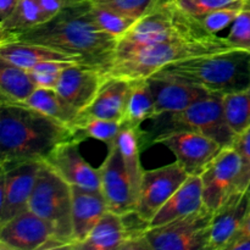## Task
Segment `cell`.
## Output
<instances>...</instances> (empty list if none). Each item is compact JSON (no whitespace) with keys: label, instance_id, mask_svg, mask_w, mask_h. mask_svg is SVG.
Here are the masks:
<instances>
[{"label":"cell","instance_id":"6da1fadb","mask_svg":"<svg viewBox=\"0 0 250 250\" xmlns=\"http://www.w3.org/2000/svg\"><path fill=\"white\" fill-rule=\"evenodd\" d=\"M41 44L76 56L83 65L106 76L114 63L119 38L99 28L90 15V2L66 6L53 19L31 29L2 38Z\"/></svg>","mask_w":250,"mask_h":250},{"label":"cell","instance_id":"7a4b0ae2","mask_svg":"<svg viewBox=\"0 0 250 250\" xmlns=\"http://www.w3.org/2000/svg\"><path fill=\"white\" fill-rule=\"evenodd\" d=\"M72 139L70 127L34 107L0 103V166L43 161L60 143Z\"/></svg>","mask_w":250,"mask_h":250},{"label":"cell","instance_id":"3957f363","mask_svg":"<svg viewBox=\"0 0 250 250\" xmlns=\"http://www.w3.org/2000/svg\"><path fill=\"white\" fill-rule=\"evenodd\" d=\"M155 73L187 81L215 94H231L250 87V53L232 49L195 56L166 65Z\"/></svg>","mask_w":250,"mask_h":250},{"label":"cell","instance_id":"277c9868","mask_svg":"<svg viewBox=\"0 0 250 250\" xmlns=\"http://www.w3.org/2000/svg\"><path fill=\"white\" fill-rule=\"evenodd\" d=\"M215 36L217 34L210 33L199 20L181 10L173 0H168L138 20L119 39L115 60L155 44Z\"/></svg>","mask_w":250,"mask_h":250},{"label":"cell","instance_id":"5b68a950","mask_svg":"<svg viewBox=\"0 0 250 250\" xmlns=\"http://www.w3.org/2000/svg\"><path fill=\"white\" fill-rule=\"evenodd\" d=\"M232 49L234 48L229 41L219 36L207 39H182L155 44L116 59L106 76L124 77L127 80L148 78L170 63Z\"/></svg>","mask_w":250,"mask_h":250},{"label":"cell","instance_id":"8992f818","mask_svg":"<svg viewBox=\"0 0 250 250\" xmlns=\"http://www.w3.org/2000/svg\"><path fill=\"white\" fill-rule=\"evenodd\" d=\"M150 132L142 131V143L150 142L154 137L175 131H190L202 133L216 141L224 148L233 146L237 134L232 131L225 116L224 95L211 94L194 103L187 109L153 117Z\"/></svg>","mask_w":250,"mask_h":250},{"label":"cell","instance_id":"52a82bcc","mask_svg":"<svg viewBox=\"0 0 250 250\" xmlns=\"http://www.w3.org/2000/svg\"><path fill=\"white\" fill-rule=\"evenodd\" d=\"M28 210L55 229V238L46 249H68L72 243V189L44 161L29 198Z\"/></svg>","mask_w":250,"mask_h":250},{"label":"cell","instance_id":"ba28073f","mask_svg":"<svg viewBox=\"0 0 250 250\" xmlns=\"http://www.w3.org/2000/svg\"><path fill=\"white\" fill-rule=\"evenodd\" d=\"M214 212L207 207L158 227L146 229L127 242L125 249L208 250Z\"/></svg>","mask_w":250,"mask_h":250},{"label":"cell","instance_id":"9c48e42d","mask_svg":"<svg viewBox=\"0 0 250 250\" xmlns=\"http://www.w3.org/2000/svg\"><path fill=\"white\" fill-rule=\"evenodd\" d=\"M203 202L212 212L224 207L234 194L247 192L250 186V167L233 148L222 149L200 175Z\"/></svg>","mask_w":250,"mask_h":250},{"label":"cell","instance_id":"30bf717a","mask_svg":"<svg viewBox=\"0 0 250 250\" xmlns=\"http://www.w3.org/2000/svg\"><path fill=\"white\" fill-rule=\"evenodd\" d=\"M163 144L176 156V161L189 176H200L210 163L225 149L216 141L202 133L175 131L159 134L150 141Z\"/></svg>","mask_w":250,"mask_h":250},{"label":"cell","instance_id":"8fae6325","mask_svg":"<svg viewBox=\"0 0 250 250\" xmlns=\"http://www.w3.org/2000/svg\"><path fill=\"white\" fill-rule=\"evenodd\" d=\"M188 177L189 175L177 161L163 167L144 171L134 214L148 225Z\"/></svg>","mask_w":250,"mask_h":250},{"label":"cell","instance_id":"7c38bea8","mask_svg":"<svg viewBox=\"0 0 250 250\" xmlns=\"http://www.w3.org/2000/svg\"><path fill=\"white\" fill-rule=\"evenodd\" d=\"M43 161H28L1 167L0 225L28 210L29 198Z\"/></svg>","mask_w":250,"mask_h":250},{"label":"cell","instance_id":"4fadbf2b","mask_svg":"<svg viewBox=\"0 0 250 250\" xmlns=\"http://www.w3.org/2000/svg\"><path fill=\"white\" fill-rule=\"evenodd\" d=\"M99 171L102 193L110 211L121 216L133 212L136 210L137 197L121 153L115 144L109 146L107 155Z\"/></svg>","mask_w":250,"mask_h":250},{"label":"cell","instance_id":"5bb4252c","mask_svg":"<svg viewBox=\"0 0 250 250\" xmlns=\"http://www.w3.org/2000/svg\"><path fill=\"white\" fill-rule=\"evenodd\" d=\"M55 238V229L31 210L0 225V249L44 250Z\"/></svg>","mask_w":250,"mask_h":250},{"label":"cell","instance_id":"9a60e30c","mask_svg":"<svg viewBox=\"0 0 250 250\" xmlns=\"http://www.w3.org/2000/svg\"><path fill=\"white\" fill-rule=\"evenodd\" d=\"M80 144L73 139L62 142L43 161L68 185L102 192L99 168L92 167L85 161L80 151Z\"/></svg>","mask_w":250,"mask_h":250},{"label":"cell","instance_id":"2e32d148","mask_svg":"<svg viewBox=\"0 0 250 250\" xmlns=\"http://www.w3.org/2000/svg\"><path fill=\"white\" fill-rule=\"evenodd\" d=\"M249 216L250 194L237 193L212 215L208 250H229L243 233Z\"/></svg>","mask_w":250,"mask_h":250},{"label":"cell","instance_id":"e0dca14e","mask_svg":"<svg viewBox=\"0 0 250 250\" xmlns=\"http://www.w3.org/2000/svg\"><path fill=\"white\" fill-rule=\"evenodd\" d=\"M148 82L155 102V116L181 111L194 103L215 94L200 85L159 73L148 77Z\"/></svg>","mask_w":250,"mask_h":250},{"label":"cell","instance_id":"ac0fdd59","mask_svg":"<svg viewBox=\"0 0 250 250\" xmlns=\"http://www.w3.org/2000/svg\"><path fill=\"white\" fill-rule=\"evenodd\" d=\"M106 76L89 66L72 63L61 72L55 90L78 112L84 110L97 95Z\"/></svg>","mask_w":250,"mask_h":250},{"label":"cell","instance_id":"d6986e66","mask_svg":"<svg viewBox=\"0 0 250 250\" xmlns=\"http://www.w3.org/2000/svg\"><path fill=\"white\" fill-rule=\"evenodd\" d=\"M131 87L132 80L106 76L94 99L78 114L77 119L97 117V119L124 121Z\"/></svg>","mask_w":250,"mask_h":250},{"label":"cell","instance_id":"ffe728a7","mask_svg":"<svg viewBox=\"0 0 250 250\" xmlns=\"http://www.w3.org/2000/svg\"><path fill=\"white\" fill-rule=\"evenodd\" d=\"M72 189V243L68 249L84 241L99 220L109 210L100 190L71 186Z\"/></svg>","mask_w":250,"mask_h":250},{"label":"cell","instance_id":"44dd1931","mask_svg":"<svg viewBox=\"0 0 250 250\" xmlns=\"http://www.w3.org/2000/svg\"><path fill=\"white\" fill-rule=\"evenodd\" d=\"M204 207L203 202V183L200 176H189L186 182L171 195L170 199L160 208L146 229L158 227L167 222L185 217L198 211Z\"/></svg>","mask_w":250,"mask_h":250},{"label":"cell","instance_id":"7402d4cb","mask_svg":"<svg viewBox=\"0 0 250 250\" xmlns=\"http://www.w3.org/2000/svg\"><path fill=\"white\" fill-rule=\"evenodd\" d=\"M0 59L26 70L45 61H62L83 65L80 58L60 53L41 44L22 41L0 42Z\"/></svg>","mask_w":250,"mask_h":250},{"label":"cell","instance_id":"603a6c76","mask_svg":"<svg viewBox=\"0 0 250 250\" xmlns=\"http://www.w3.org/2000/svg\"><path fill=\"white\" fill-rule=\"evenodd\" d=\"M129 239L128 229L124 216L107 210L99 220L87 238L73 249L117 250L125 249Z\"/></svg>","mask_w":250,"mask_h":250},{"label":"cell","instance_id":"cb8c5ba5","mask_svg":"<svg viewBox=\"0 0 250 250\" xmlns=\"http://www.w3.org/2000/svg\"><path fill=\"white\" fill-rule=\"evenodd\" d=\"M112 144H115L121 153L125 167L131 178L134 194L138 197L139 187H141L144 173L141 164V149L143 146L141 128H134V127L122 124L121 129Z\"/></svg>","mask_w":250,"mask_h":250},{"label":"cell","instance_id":"d4e9b609","mask_svg":"<svg viewBox=\"0 0 250 250\" xmlns=\"http://www.w3.org/2000/svg\"><path fill=\"white\" fill-rule=\"evenodd\" d=\"M37 89L26 68L0 59V93L1 102L23 103Z\"/></svg>","mask_w":250,"mask_h":250},{"label":"cell","instance_id":"484cf974","mask_svg":"<svg viewBox=\"0 0 250 250\" xmlns=\"http://www.w3.org/2000/svg\"><path fill=\"white\" fill-rule=\"evenodd\" d=\"M155 116V102L148 78L132 80L131 92L127 100L124 124L127 126L141 128L146 120Z\"/></svg>","mask_w":250,"mask_h":250},{"label":"cell","instance_id":"4316f807","mask_svg":"<svg viewBox=\"0 0 250 250\" xmlns=\"http://www.w3.org/2000/svg\"><path fill=\"white\" fill-rule=\"evenodd\" d=\"M23 103L68 127L73 124L80 114L75 107L66 103L55 89L49 88L38 87Z\"/></svg>","mask_w":250,"mask_h":250},{"label":"cell","instance_id":"83f0119b","mask_svg":"<svg viewBox=\"0 0 250 250\" xmlns=\"http://www.w3.org/2000/svg\"><path fill=\"white\" fill-rule=\"evenodd\" d=\"M122 124H124L122 121L97 119V117L77 119L70 126L71 137L78 143H82L88 138H94L110 146L116 139Z\"/></svg>","mask_w":250,"mask_h":250},{"label":"cell","instance_id":"f1b7e54d","mask_svg":"<svg viewBox=\"0 0 250 250\" xmlns=\"http://www.w3.org/2000/svg\"><path fill=\"white\" fill-rule=\"evenodd\" d=\"M44 22L46 19L36 0H21L14 14L0 22V39L21 33Z\"/></svg>","mask_w":250,"mask_h":250},{"label":"cell","instance_id":"f546056e","mask_svg":"<svg viewBox=\"0 0 250 250\" xmlns=\"http://www.w3.org/2000/svg\"><path fill=\"white\" fill-rule=\"evenodd\" d=\"M225 116L232 131L238 136L250 126V87L224 95Z\"/></svg>","mask_w":250,"mask_h":250},{"label":"cell","instance_id":"4dcf8cb0","mask_svg":"<svg viewBox=\"0 0 250 250\" xmlns=\"http://www.w3.org/2000/svg\"><path fill=\"white\" fill-rule=\"evenodd\" d=\"M168 0H92L90 2L138 21Z\"/></svg>","mask_w":250,"mask_h":250},{"label":"cell","instance_id":"1f68e13d","mask_svg":"<svg viewBox=\"0 0 250 250\" xmlns=\"http://www.w3.org/2000/svg\"><path fill=\"white\" fill-rule=\"evenodd\" d=\"M90 15L99 28L119 39L125 33H127V31L137 22L119 12L95 5L93 2H90Z\"/></svg>","mask_w":250,"mask_h":250},{"label":"cell","instance_id":"d6a6232c","mask_svg":"<svg viewBox=\"0 0 250 250\" xmlns=\"http://www.w3.org/2000/svg\"><path fill=\"white\" fill-rule=\"evenodd\" d=\"M175 4L195 19L225 7H244L246 0H173Z\"/></svg>","mask_w":250,"mask_h":250},{"label":"cell","instance_id":"836d02e7","mask_svg":"<svg viewBox=\"0 0 250 250\" xmlns=\"http://www.w3.org/2000/svg\"><path fill=\"white\" fill-rule=\"evenodd\" d=\"M229 43L234 49L246 50L250 53V9L243 7L237 19L231 24L229 36L226 37Z\"/></svg>","mask_w":250,"mask_h":250},{"label":"cell","instance_id":"e575fe53","mask_svg":"<svg viewBox=\"0 0 250 250\" xmlns=\"http://www.w3.org/2000/svg\"><path fill=\"white\" fill-rule=\"evenodd\" d=\"M242 9L243 7H225V9L215 10L198 20L210 33L217 34L220 31L233 23Z\"/></svg>","mask_w":250,"mask_h":250},{"label":"cell","instance_id":"d590c367","mask_svg":"<svg viewBox=\"0 0 250 250\" xmlns=\"http://www.w3.org/2000/svg\"><path fill=\"white\" fill-rule=\"evenodd\" d=\"M233 148L241 154L244 163L250 167V126L243 133L238 134L233 143Z\"/></svg>","mask_w":250,"mask_h":250},{"label":"cell","instance_id":"8d00e7d4","mask_svg":"<svg viewBox=\"0 0 250 250\" xmlns=\"http://www.w3.org/2000/svg\"><path fill=\"white\" fill-rule=\"evenodd\" d=\"M28 71V70H27ZM32 80L36 83L37 88H49V89H55L58 85L60 75H51L45 72H36V71H28Z\"/></svg>","mask_w":250,"mask_h":250},{"label":"cell","instance_id":"74e56055","mask_svg":"<svg viewBox=\"0 0 250 250\" xmlns=\"http://www.w3.org/2000/svg\"><path fill=\"white\" fill-rule=\"evenodd\" d=\"M41 6L46 21L53 19L65 7V0H36Z\"/></svg>","mask_w":250,"mask_h":250},{"label":"cell","instance_id":"f35d334b","mask_svg":"<svg viewBox=\"0 0 250 250\" xmlns=\"http://www.w3.org/2000/svg\"><path fill=\"white\" fill-rule=\"evenodd\" d=\"M21 0H0V22H4L9 19L17 6L20 5Z\"/></svg>","mask_w":250,"mask_h":250},{"label":"cell","instance_id":"ab89813d","mask_svg":"<svg viewBox=\"0 0 250 250\" xmlns=\"http://www.w3.org/2000/svg\"><path fill=\"white\" fill-rule=\"evenodd\" d=\"M229 250H250V233H244L239 236L229 246Z\"/></svg>","mask_w":250,"mask_h":250},{"label":"cell","instance_id":"60d3db41","mask_svg":"<svg viewBox=\"0 0 250 250\" xmlns=\"http://www.w3.org/2000/svg\"><path fill=\"white\" fill-rule=\"evenodd\" d=\"M92 0H65V7L71 6L75 4H82V2H90Z\"/></svg>","mask_w":250,"mask_h":250},{"label":"cell","instance_id":"b9f144b4","mask_svg":"<svg viewBox=\"0 0 250 250\" xmlns=\"http://www.w3.org/2000/svg\"><path fill=\"white\" fill-rule=\"evenodd\" d=\"M244 233H250V216H249V220H248V222H247L246 227H244V231H243V233H242V234H244ZM242 234H241V236H242Z\"/></svg>","mask_w":250,"mask_h":250},{"label":"cell","instance_id":"7bdbcfd3","mask_svg":"<svg viewBox=\"0 0 250 250\" xmlns=\"http://www.w3.org/2000/svg\"><path fill=\"white\" fill-rule=\"evenodd\" d=\"M244 7H249L250 9V0H246V5H244Z\"/></svg>","mask_w":250,"mask_h":250},{"label":"cell","instance_id":"ee69618b","mask_svg":"<svg viewBox=\"0 0 250 250\" xmlns=\"http://www.w3.org/2000/svg\"><path fill=\"white\" fill-rule=\"evenodd\" d=\"M247 192H248L249 194H250V186H249V188H248V190H247Z\"/></svg>","mask_w":250,"mask_h":250}]
</instances>
